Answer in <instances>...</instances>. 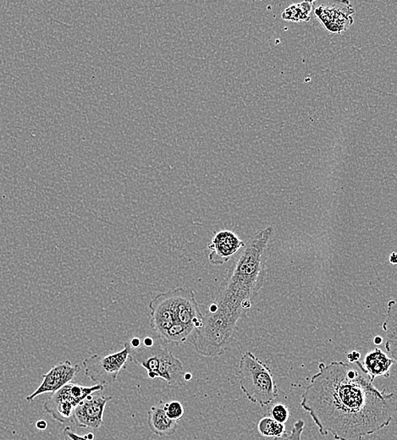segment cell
I'll return each instance as SVG.
<instances>
[{
    "label": "cell",
    "mask_w": 397,
    "mask_h": 440,
    "mask_svg": "<svg viewBox=\"0 0 397 440\" xmlns=\"http://www.w3.org/2000/svg\"><path fill=\"white\" fill-rule=\"evenodd\" d=\"M396 394L373 385L360 361L318 364V372L302 395L318 431L336 440H361L391 423Z\"/></svg>",
    "instance_id": "1"
},
{
    "label": "cell",
    "mask_w": 397,
    "mask_h": 440,
    "mask_svg": "<svg viewBox=\"0 0 397 440\" xmlns=\"http://www.w3.org/2000/svg\"><path fill=\"white\" fill-rule=\"evenodd\" d=\"M274 228L258 230L239 255L214 302L203 316L202 327L192 336L199 355L218 357L229 349L238 322L246 316L265 284L266 262Z\"/></svg>",
    "instance_id": "2"
},
{
    "label": "cell",
    "mask_w": 397,
    "mask_h": 440,
    "mask_svg": "<svg viewBox=\"0 0 397 440\" xmlns=\"http://www.w3.org/2000/svg\"><path fill=\"white\" fill-rule=\"evenodd\" d=\"M148 306L151 328L165 343L183 344L202 327L203 315L194 290L179 288L159 293Z\"/></svg>",
    "instance_id": "3"
},
{
    "label": "cell",
    "mask_w": 397,
    "mask_h": 440,
    "mask_svg": "<svg viewBox=\"0 0 397 440\" xmlns=\"http://www.w3.org/2000/svg\"><path fill=\"white\" fill-rule=\"evenodd\" d=\"M159 339L148 347L141 345L139 348L132 349L130 359L146 369L149 379H163L171 387L184 386L187 383L184 379L186 372L182 361L170 349L164 347Z\"/></svg>",
    "instance_id": "4"
},
{
    "label": "cell",
    "mask_w": 397,
    "mask_h": 440,
    "mask_svg": "<svg viewBox=\"0 0 397 440\" xmlns=\"http://www.w3.org/2000/svg\"><path fill=\"white\" fill-rule=\"evenodd\" d=\"M239 383L247 398L259 406H269L277 398L279 390L272 372L250 352L240 360Z\"/></svg>",
    "instance_id": "5"
},
{
    "label": "cell",
    "mask_w": 397,
    "mask_h": 440,
    "mask_svg": "<svg viewBox=\"0 0 397 440\" xmlns=\"http://www.w3.org/2000/svg\"><path fill=\"white\" fill-rule=\"evenodd\" d=\"M104 385L97 384L93 386L85 387L69 383L56 392L53 393L43 404V410L51 416L55 421L64 425H73L75 408L94 393L103 391Z\"/></svg>",
    "instance_id": "6"
},
{
    "label": "cell",
    "mask_w": 397,
    "mask_h": 440,
    "mask_svg": "<svg viewBox=\"0 0 397 440\" xmlns=\"http://www.w3.org/2000/svg\"><path fill=\"white\" fill-rule=\"evenodd\" d=\"M132 347L125 343L120 352L105 356L93 354L82 361L85 375L93 382L109 385L116 382L118 375L127 367Z\"/></svg>",
    "instance_id": "7"
},
{
    "label": "cell",
    "mask_w": 397,
    "mask_h": 440,
    "mask_svg": "<svg viewBox=\"0 0 397 440\" xmlns=\"http://www.w3.org/2000/svg\"><path fill=\"white\" fill-rule=\"evenodd\" d=\"M313 13L329 33L343 35L355 23V10L349 1L314 2Z\"/></svg>",
    "instance_id": "8"
},
{
    "label": "cell",
    "mask_w": 397,
    "mask_h": 440,
    "mask_svg": "<svg viewBox=\"0 0 397 440\" xmlns=\"http://www.w3.org/2000/svg\"><path fill=\"white\" fill-rule=\"evenodd\" d=\"M112 396L90 395L75 408L73 425L97 430L104 423L105 407Z\"/></svg>",
    "instance_id": "9"
},
{
    "label": "cell",
    "mask_w": 397,
    "mask_h": 440,
    "mask_svg": "<svg viewBox=\"0 0 397 440\" xmlns=\"http://www.w3.org/2000/svg\"><path fill=\"white\" fill-rule=\"evenodd\" d=\"M81 367L75 365L72 361H65L54 365L50 370L42 375V381L40 385L33 394L26 396V402H33L38 396L48 393H54L64 387L65 384L72 383V381L79 375Z\"/></svg>",
    "instance_id": "10"
},
{
    "label": "cell",
    "mask_w": 397,
    "mask_h": 440,
    "mask_svg": "<svg viewBox=\"0 0 397 440\" xmlns=\"http://www.w3.org/2000/svg\"><path fill=\"white\" fill-rule=\"evenodd\" d=\"M245 242L242 241L233 231H219L214 235L208 249V260L214 265H225L238 251L244 249Z\"/></svg>",
    "instance_id": "11"
},
{
    "label": "cell",
    "mask_w": 397,
    "mask_h": 440,
    "mask_svg": "<svg viewBox=\"0 0 397 440\" xmlns=\"http://www.w3.org/2000/svg\"><path fill=\"white\" fill-rule=\"evenodd\" d=\"M163 400L153 404L148 411L149 430L159 437H166L175 433L178 422L172 421L164 410Z\"/></svg>",
    "instance_id": "12"
},
{
    "label": "cell",
    "mask_w": 397,
    "mask_h": 440,
    "mask_svg": "<svg viewBox=\"0 0 397 440\" xmlns=\"http://www.w3.org/2000/svg\"><path fill=\"white\" fill-rule=\"evenodd\" d=\"M395 361L388 356L387 353L381 351L380 348H375L368 352L364 361L363 367L366 370L372 382L377 377H390V371Z\"/></svg>",
    "instance_id": "13"
},
{
    "label": "cell",
    "mask_w": 397,
    "mask_h": 440,
    "mask_svg": "<svg viewBox=\"0 0 397 440\" xmlns=\"http://www.w3.org/2000/svg\"><path fill=\"white\" fill-rule=\"evenodd\" d=\"M397 310L396 302L394 300L389 301L387 306V315L383 324V329L387 335V343L385 349L390 353L392 359L397 361Z\"/></svg>",
    "instance_id": "14"
},
{
    "label": "cell",
    "mask_w": 397,
    "mask_h": 440,
    "mask_svg": "<svg viewBox=\"0 0 397 440\" xmlns=\"http://www.w3.org/2000/svg\"><path fill=\"white\" fill-rule=\"evenodd\" d=\"M316 1H304L299 3H294L283 11L281 18L286 22H309L311 19L313 5Z\"/></svg>",
    "instance_id": "15"
},
{
    "label": "cell",
    "mask_w": 397,
    "mask_h": 440,
    "mask_svg": "<svg viewBox=\"0 0 397 440\" xmlns=\"http://www.w3.org/2000/svg\"><path fill=\"white\" fill-rule=\"evenodd\" d=\"M259 433L265 437H280L286 433L285 424L275 421L272 418H263L258 425Z\"/></svg>",
    "instance_id": "16"
},
{
    "label": "cell",
    "mask_w": 397,
    "mask_h": 440,
    "mask_svg": "<svg viewBox=\"0 0 397 440\" xmlns=\"http://www.w3.org/2000/svg\"><path fill=\"white\" fill-rule=\"evenodd\" d=\"M164 410L169 418L174 422H178L185 414L182 404L179 402H171L164 404Z\"/></svg>",
    "instance_id": "17"
},
{
    "label": "cell",
    "mask_w": 397,
    "mask_h": 440,
    "mask_svg": "<svg viewBox=\"0 0 397 440\" xmlns=\"http://www.w3.org/2000/svg\"><path fill=\"white\" fill-rule=\"evenodd\" d=\"M304 421L298 420V421L294 424L290 434L285 433L280 436V437L274 438L273 440H302V432H304Z\"/></svg>",
    "instance_id": "18"
},
{
    "label": "cell",
    "mask_w": 397,
    "mask_h": 440,
    "mask_svg": "<svg viewBox=\"0 0 397 440\" xmlns=\"http://www.w3.org/2000/svg\"><path fill=\"white\" fill-rule=\"evenodd\" d=\"M271 416L275 421L285 424L289 418V410L285 404H277L271 410Z\"/></svg>",
    "instance_id": "19"
},
{
    "label": "cell",
    "mask_w": 397,
    "mask_h": 440,
    "mask_svg": "<svg viewBox=\"0 0 397 440\" xmlns=\"http://www.w3.org/2000/svg\"><path fill=\"white\" fill-rule=\"evenodd\" d=\"M63 436H64V440H88L86 439L84 436L78 435L72 427L66 426L63 430Z\"/></svg>",
    "instance_id": "20"
},
{
    "label": "cell",
    "mask_w": 397,
    "mask_h": 440,
    "mask_svg": "<svg viewBox=\"0 0 397 440\" xmlns=\"http://www.w3.org/2000/svg\"><path fill=\"white\" fill-rule=\"evenodd\" d=\"M360 359L361 354L359 352L353 351L348 354V359L350 363H355L356 361H359Z\"/></svg>",
    "instance_id": "21"
},
{
    "label": "cell",
    "mask_w": 397,
    "mask_h": 440,
    "mask_svg": "<svg viewBox=\"0 0 397 440\" xmlns=\"http://www.w3.org/2000/svg\"><path fill=\"white\" fill-rule=\"evenodd\" d=\"M36 427L38 430L45 431L48 427V423L45 419L38 420L36 423Z\"/></svg>",
    "instance_id": "22"
},
{
    "label": "cell",
    "mask_w": 397,
    "mask_h": 440,
    "mask_svg": "<svg viewBox=\"0 0 397 440\" xmlns=\"http://www.w3.org/2000/svg\"><path fill=\"white\" fill-rule=\"evenodd\" d=\"M131 345L132 349L139 348L141 345V340L139 338H133L131 343H129Z\"/></svg>",
    "instance_id": "23"
},
{
    "label": "cell",
    "mask_w": 397,
    "mask_h": 440,
    "mask_svg": "<svg viewBox=\"0 0 397 440\" xmlns=\"http://www.w3.org/2000/svg\"><path fill=\"white\" fill-rule=\"evenodd\" d=\"M373 343H375L376 345H380L382 344L383 343L382 338H381L380 336L375 337V339H373Z\"/></svg>",
    "instance_id": "24"
},
{
    "label": "cell",
    "mask_w": 397,
    "mask_h": 440,
    "mask_svg": "<svg viewBox=\"0 0 397 440\" xmlns=\"http://www.w3.org/2000/svg\"><path fill=\"white\" fill-rule=\"evenodd\" d=\"M390 262L392 263V265H396V253H393L391 255Z\"/></svg>",
    "instance_id": "25"
},
{
    "label": "cell",
    "mask_w": 397,
    "mask_h": 440,
    "mask_svg": "<svg viewBox=\"0 0 397 440\" xmlns=\"http://www.w3.org/2000/svg\"><path fill=\"white\" fill-rule=\"evenodd\" d=\"M184 379L186 382H188V381H190L192 379V375L190 372H186L185 373Z\"/></svg>",
    "instance_id": "26"
},
{
    "label": "cell",
    "mask_w": 397,
    "mask_h": 440,
    "mask_svg": "<svg viewBox=\"0 0 397 440\" xmlns=\"http://www.w3.org/2000/svg\"><path fill=\"white\" fill-rule=\"evenodd\" d=\"M84 437L86 439H88V440H93L94 438H95V437H94V434H86V435H84Z\"/></svg>",
    "instance_id": "27"
}]
</instances>
